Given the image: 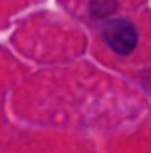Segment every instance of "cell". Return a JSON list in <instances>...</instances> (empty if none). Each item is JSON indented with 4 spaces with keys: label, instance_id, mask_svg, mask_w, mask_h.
<instances>
[{
    "label": "cell",
    "instance_id": "6da1fadb",
    "mask_svg": "<svg viewBox=\"0 0 151 153\" xmlns=\"http://www.w3.org/2000/svg\"><path fill=\"white\" fill-rule=\"evenodd\" d=\"M105 41L118 54H130L138 45V31L128 19H113L105 27Z\"/></svg>",
    "mask_w": 151,
    "mask_h": 153
},
{
    "label": "cell",
    "instance_id": "7a4b0ae2",
    "mask_svg": "<svg viewBox=\"0 0 151 153\" xmlns=\"http://www.w3.org/2000/svg\"><path fill=\"white\" fill-rule=\"evenodd\" d=\"M114 8H116V2H114V0H93V2H91V12H93L97 18L109 16L110 12H114Z\"/></svg>",
    "mask_w": 151,
    "mask_h": 153
}]
</instances>
